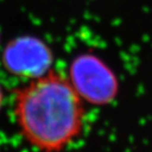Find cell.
<instances>
[{
  "instance_id": "7a4b0ae2",
  "label": "cell",
  "mask_w": 152,
  "mask_h": 152,
  "mask_svg": "<svg viewBox=\"0 0 152 152\" xmlns=\"http://www.w3.org/2000/svg\"><path fill=\"white\" fill-rule=\"evenodd\" d=\"M67 78L80 98L91 105H109L118 96V80L115 72L94 53L75 56L69 65Z\"/></svg>"
},
{
  "instance_id": "6da1fadb",
  "label": "cell",
  "mask_w": 152,
  "mask_h": 152,
  "mask_svg": "<svg viewBox=\"0 0 152 152\" xmlns=\"http://www.w3.org/2000/svg\"><path fill=\"white\" fill-rule=\"evenodd\" d=\"M13 115L20 134L35 150L57 152L83 132L86 111L68 78L51 69L15 91Z\"/></svg>"
},
{
  "instance_id": "277c9868",
  "label": "cell",
  "mask_w": 152,
  "mask_h": 152,
  "mask_svg": "<svg viewBox=\"0 0 152 152\" xmlns=\"http://www.w3.org/2000/svg\"><path fill=\"white\" fill-rule=\"evenodd\" d=\"M3 99H4V95H3V89L0 85V110L2 108V104H3Z\"/></svg>"
},
{
  "instance_id": "3957f363",
  "label": "cell",
  "mask_w": 152,
  "mask_h": 152,
  "mask_svg": "<svg viewBox=\"0 0 152 152\" xmlns=\"http://www.w3.org/2000/svg\"><path fill=\"white\" fill-rule=\"evenodd\" d=\"M1 63L9 74L32 80L51 70L53 53L42 39L23 35L6 44L2 50Z\"/></svg>"
},
{
  "instance_id": "5b68a950",
  "label": "cell",
  "mask_w": 152,
  "mask_h": 152,
  "mask_svg": "<svg viewBox=\"0 0 152 152\" xmlns=\"http://www.w3.org/2000/svg\"><path fill=\"white\" fill-rule=\"evenodd\" d=\"M0 41H1V35H0Z\"/></svg>"
}]
</instances>
